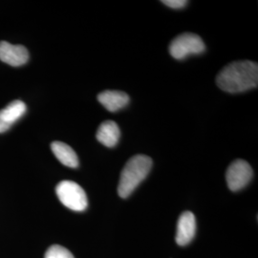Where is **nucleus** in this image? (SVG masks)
I'll return each mask as SVG.
<instances>
[{
	"label": "nucleus",
	"instance_id": "f257e3e1",
	"mask_svg": "<svg viewBox=\"0 0 258 258\" xmlns=\"http://www.w3.org/2000/svg\"><path fill=\"white\" fill-rule=\"evenodd\" d=\"M219 88L227 93H241L258 84V65L249 60L235 61L224 67L216 78Z\"/></svg>",
	"mask_w": 258,
	"mask_h": 258
},
{
	"label": "nucleus",
	"instance_id": "f03ea898",
	"mask_svg": "<svg viewBox=\"0 0 258 258\" xmlns=\"http://www.w3.org/2000/svg\"><path fill=\"white\" fill-rule=\"evenodd\" d=\"M152 167V160L147 155L130 158L120 173L118 194L120 198H127L148 175Z\"/></svg>",
	"mask_w": 258,
	"mask_h": 258
},
{
	"label": "nucleus",
	"instance_id": "7ed1b4c3",
	"mask_svg": "<svg viewBox=\"0 0 258 258\" xmlns=\"http://www.w3.org/2000/svg\"><path fill=\"white\" fill-rule=\"evenodd\" d=\"M55 194L61 204L74 212H83L87 209L88 200L83 187L73 181H61L55 186Z\"/></svg>",
	"mask_w": 258,
	"mask_h": 258
},
{
	"label": "nucleus",
	"instance_id": "20e7f679",
	"mask_svg": "<svg viewBox=\"0 0 258 258\" xmlns=\"http://www.w3.org/2000/svg\"><path fill=\"white\" fill-rule=\"evenodd\" d=\"M205 50L206 45L203 39L192 33L178 36L169 45V53L175 59H184L189 55H200Z\"/></svg>",
	"mask_w": 258,
	"mask_h": 258
},
{
	"label": "nucleus",
	"instance_id": "39448f33",
	"mask_svg": "<svg viewBox=\"0 0 258 258\" xmlns=\"http://www.w3.org/2000/svg\"><path fill=\"white\" fill-rule=\"evenodd\" d=\"M252 176L253 171L249 163L244 160H236L227 170V184L231 191H238L249 184Z\"/></svg>",
	"mask_w": 258,
	"mask_h": 258
},
{
	"label": "nucleus",
	"instance_id": "423d86ee",
	"mask_svg": "<svg viewBox=\"0 0 258 258\" xmlns=\"http://www.w3.org/2000/svg\"><path fill=\"white\" fill-rule=\"evenodd\" d=\"M0 60L16 67L24 65L29 60L27 48L13 45L7 41H0Z\"/></svg>",
	"mask_w": 258,
	"mask_h": 258
},
{
	"label": "nucleus",
	"instance_id": "0eeeda50",
	"mask_svg": "<svg viewBox=\"0 0 258 258\" xmlns=\"http://www.w3.org/2000/svg\"><path fill=\"white\" fill-rule=\"evenodd\" d=\"M196 232V220L191 212H184L179 217L177 223L176 243L179 246H185L194 239Z\"/></svg>",
	"mask_w": 258,
	"mask_h": 258
},
{
	"label": "nucleus",
	"instance_id": "6e6552de",
	"mask_svg": "<svg viewBox=\"0 0 258 258\" xmlns=\"http://www.w3.org/2000/svg\"><path fill=\"white\" fill-rule=\"evenodd\" d=\"M26 104L22 101H14L0 110V133L9 130L12 125L26 113Z\"/></svg>",
	"mask_w": 258,
	"mask_h": 258
},
{
	"label": "nucleus",
	"instance_id": "1a4fd4ad",
	"mask_svg": "<svg viewBox=\"0 0 258 258\" xmlns=\"http://www.w3.org/2000/svg\"><path fill=\"white\" fill-rule=\"evenodd\" d=\"M98 101L106 110L116 112L125 107L129 103V96L126 93L115 90H106L98 95Z\"/></svg>",
	"mask_w": 258,
	"mask_h": 258
},
{
	"label": "nucleus",
	"instance_id": "9d476101",
	"mask_svg": "<svg viewBox=\"0 0 258 258\" xmlns=\"http://www.w3.org/2000/svg\"><path fill=\"white\" fill-rule=\"evenodd\" d=\"M120 131L113 120L103 121L97 131L96 138L106 148H114L120 140Z\"/></svg>",
	"mask_w": 258,
	"mask_h": 258
},
{
	"label": "nucleus",
	"instance_id": "9b49d317",
	"mask_svg": "<svg viewBox=\"0 0 258 258\" xmlns=\"http://www.w3.org/2000/svg\"><path fill=\"white\" fill-rule=\"evenodd\" d=\"M51 149L56 159L64 166L76 168L79 166V158L74 149L62 142L55 141L51 144Z\"/></svg>",
	"mask_w": 258,
	"mask_h": 258
},
{
	"label": "nucleus",
	"instance_id": "f8f14e48",
	"mask_svg": "<svg viewBox=\"0 0 258 258\" xmlns=\"http://www.w3.org/2000/svg\"><path fill=\"white\" fill-rule=\"evenodd\" d=\"M44 258H75L69 249L59 245H53L45 252Z\"/></svg>",
	"mask_w": 258,
	"mask_h": 258
},
{
	"label": "nucleus",
	"instance_id": "ddd939ff",
	"mask_svg": "<svg viewBox=\"0 0 258 258\" xmlns=\"http://www.w3.org/2000/svg\"><path fill=\"white\" fill-rule=\"evenodd\" d=\"M162 3L172 9H182L186 6L188 2L185 0H164Z\"/></svg>",
	"mask_w": 258,
	"mask_h": 258
}]
</instances>
